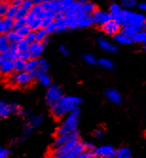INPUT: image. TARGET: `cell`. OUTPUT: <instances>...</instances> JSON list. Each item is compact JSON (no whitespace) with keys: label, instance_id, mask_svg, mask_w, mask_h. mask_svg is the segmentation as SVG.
<instances>
[{"label":"cell","instance_id":"6da1fadb","mask_svg":"<svg viewBox=\"0 0 146 158\" xmlns=\"http://www.w3.org/2000/svg\"><path fill=\"white\" fill-rule=\"evenodd\" d=\"M82 99L74 96H63L50 108L52 116L56 118H61L71 112L78 110Z\"/></svg>","mask_w":146,"mask_h":158},{"label":"cell","instance_id":"7a4b0ae2","mask_svg":"<svg viewBox=\"0 0 146 158\" xmlns=\"http://www.w3.org/2000/svg\"><path fill=\"white\" fill-rule=\"evenodd\" d=\"M80 118V111L79 109L69 113L67 116H66L62 124L57 128L56 135H62L67 134H71L78 131V124Z\"/></svg>","mask_w":146,"mask_h":158},{"label":"cell","instance_id":"3957f363","mask_svg":"<svg viewBox=\"0 0 146 158\" xmlns=\"http://www.w3.org/2000/svg\"><path fill=\"white\" fill-rule=\"evenodd\" d=\"M114 19L118 21L121 24V26H122V27L134 25V26L142 27V26L146 22V17L143 15V14L135 13V12H132L128 10H122L120 15Z\"/></svg>","mask_w":146,"mask_h":158},{"label":"cell","instance_id":"277c9868","mask_svg":"<svg viewBox=\"0 0 146 158\" xmlns=\"http://www.w3.org/2000/svg\"><path fill=\"white\" fill-rule=\"evenodd\" d=\"M7 81L11 86H20V87H26L32 83L35 80L30 72H20V73H11L8 75Z\"/></svg>","mask_w":146,"mask_h":158},{"label":"cell","instance_id":"5b68a950","mask_svg":"<svg viewBox=\"0 0 146 158\" xmlns=\"http://www.w3.org/2000/svg\"><path fill=\"white\" fill-rule=\"evenodd\" d=\"M63 91L58 85H50L46 93V102L49 107L56 103L63 97Z\"/></svg>","mask_w":146,"mask_h":158},{"label":"cell","instance_id":"8992f818","mask_svg":"<svg viewBox=\"0 0 146 158\" xmlns=\"http://www.w3.org/2000/svg\"><path fill=\"white\" fill-rule=\"evenodd\" d=\"M84 152H85V142L79 141L74 146V148L68 152L59 155H49V158H75L78 155L82 154Z\"/></svg>","mask_w":146,"mask_h":158},{"label":"cell","instance_id":"52a82bcc","mask_svg":"<svg viewBox=\"0 0 146 158\" xmlns=\"http://www.w3.org/2000/svg\"><path fill=\"white\" fill-rule=\"evenodd\" d=\"M80 141L79 137H76V138H73L71 139L70 141H68L67 143H66L65 145L59 147V148H55V149H51L50 150V153L49 155H59V154H64V153H67L69 151H71L74 146L77 144V143Z\"/></svg>","mask_w":146,"mask_h":158},{"label":"cell","instance_id":"ba28073f","mask_svg":"<svg viewBox=\"0 0 146 158\" xmlns=\"http://www.w3.org/2000/svg\"><path fill=\"white\" fill-rule=\"evenodd\" d=\"M121 24L115 20V19H111L109 20L107 23H105V25L101 26V30L104 31V32L107 35H116L120 32L121 30Z\"/></svg>","mask_w":146,"mask_h":158},{"label":"cell","instance_id":"9c48e42d","mask_svg":"<svg viewBox=\"0 0 146 158\" xmlns=\"http://www.w3.org/2000/svg\"><path fill=\"white\" fill-rule=\"evenodd\" d=\"M79 137V133L74 132V133H71V134H67V135H56L54 141H53V144L51 149H55V148H59L63 145H65L66 143H67L68 141H70L73 138H76Z\"/></svg>","mask_w":146,"mask_h":158},{"label":"cell","instance_id":"30bf717a","mask_svg":"<svg viewBox=\"0 0 146 158\" xmlns=\"http://www.w3.org/2000/svg\"><path fill=\"white\" fill-rule=\"evenodd\" d=\"M92 18H93V22L97 25H101L103 26L105 23H107L109 20L113 19L112 15L105 10H95L94 13L92 14Z\"/></svg>","mask_w":146,"mask_h":158},{"label":"cell","instance_id":"8fae6325","mask_svg":"<svg viewBox=\"0 0 146 158\" xmlns=\"http://www.w3.org/2000/svg\"><path fill=\"white\" fill-rule=\"evenodd\" d=\"M46 46L47 45L43 42H35L33 44H32L30 49H28L32 56V59H40V57L42 56L44 50L46 48Z\"/></svg>","mask_w":146,"mask_h":158},{"label":"cell","instance_id":"7c38bea8","mask_svg":"<svg viewBox=\"0 0 146 158\" xmlns=\"http://www.w3.org/2000/svg\"><path fill=\"white\" fill-rule=\"evenodd\" d=\"M116 151L112 146H101L99 148H96L94 150V153L96 157H101V158H105V157H113L115 154Z\"/></svg>","mask_w":146,"mask_h":158},{"label":"cell","instance_id":"4fadbf2b","mask_svg":"<svg viewBox=\"0 0 146 158\" xmlns=\"http://www.w3.org/2000/svg\"><path fill=\"white\" fill-rule=\"evenodd\" d=\"M43 121H44V117L42 116V114H37V116L30 114V116H28V118H27L26 124L31 125L34 129V128H37V127L41 126Z\"/></svg>","mask_w":146,"mask_h":158},{"label":"cell","instance_id":"5bb4252c","mask_svg":"<svg viewBox=\"0 0 146 158\" xmlns=\"http://www.w3.org/2000/svg\"><path fill=\"white\" fill-rule=\"evenodd\" d=\"M11 114V103L7 102L6 100H0V118H7Z\"/></svg>","mask_w":146,"mask_h":158},{"label":"cell","instance_id":"9a60e30c","mask_svg":"<svg viewBox=\"0 0 146 158\" xmlns=\"http://www.w3.org/2000/svg\"><path fill=\"white\" fill-rule=\"evenodd\" d=\"M105 97L111 102L119 104L122 102V96L116 89H108L105 91Z\"/></svg>","mask_w":146,"mask_h":158},{"label":"cell","instance_id":"2e32d148","mask_svg":"<svg viewBox=\"0 0 146 158\" xmlns=\"http://www.w3.org/2000/svg\"><path fill=\"white\" fill-rule=\"evenodd\" d=\"M142 30V27H138V26H134V25H130V26H123L122 27V32L123 34H125L126 36L132 38V36L137 33L139 31Z\"/></svg>","mask_w":146,"mask_h":158},{"label":"cell","instance_id":"e0dca14e","mask_svg":"<svg viewBox=\"0 0 146 158\" xmlns=\"http://www.w3.org/2000/svg\"><path fill=\"white\" fill-rule=\"evenodd\" d=\"M36 80L43 85L45 86V87H49L51 85V79L49 77V75L48 74V72H43V73H40Z\"/></svg>","mask_w":146,"mask_h":158},{"label":"cell","instance_id":"ac0fdd59","mask_svg":"<svg viewBox=\"0 0 146 158\" xmlns=\"http://www.w3.org/2000/svg\"><path fill=\"white\" fill-rule=\"evenodd\" d=\"M98 44L101 48L105 51H107V52H116L117 51V48L105 39H99Z\"/></svg>","mask_w":146,"mask_h":158},{"label":"cell","instance_id":"d6986e66","mask_svg":"<svg viewBox=\"0 0 146 158\" xmlns=\"http://www.w3.org/2000/svg\"><path fill=\"white\" fill-rule=\"evenodd\" d=\"M131 157H132V152L126 147L121 148L120 150L116 151L115 154L113 155V158H131Z\"/></svg>","mask_w":146,"mask_h":158},{"label":"cell","instance_id":"ffe728a7","mask_svg":"<svg viewBox=\"0 0 146 158\" xmlns=\"http://www.w3.org/2000/svg\"><path fill=\"white\" fill-rule=\"evenodd\" d=\"M115 41L118 43V44H121V45H129L133 42L132 38L126 36L122 32H119L118 34L115 35Z\"/></svg>","mask_w":146,"mask_h":158},{"label":"cell","instance_id":"44dd1931","mask_svg":"<svg viewBox=\"0 0 146 158\" xmlns=\"http://www.w3.org/2000/svg\"><path fill=\"white\" fill-rule=\"evenodd\" d=\"M26 65H27V62L20 60V59H16L14 61V65H13V72L14 73H20V72H24L26 71Z\"/></svg>","mask_w":146,"mask_h":158},{"label":"cell","instance_id":"7402d4cb","mask_svg":"<svg viewBox=\"0 0 146 158\" xmlns=\"http://www.w3.org/2000/svg\"><path fill=\"white\" fill-rule=\"evenodd\" d=\"M11 103V114H15V116H20V117H24L26 116V112L25 110L16 102H10Z\"/></svg>","mask_w":146,"mask_h":158},{"label":"cell","instance_id":"603a6c76","mask_svg":"<svg viewBox=\"0 0 146 158\" xmlns=\"http://www.w3.org/2000/svg\"><path fill=\"white\" fill-rule=\"evenodd\" d=\"M14 20H15L14 18L7 17V16H5L3 18V24H4V33L3 34H7L8 32H10V31H12Z\"/></svg>","mask_w":146,"mask_h":158},{"label":"cell","instance_id":"cb8c5ba5","mask_svg":"<svg viewBox=\"0 0 146 158\" xmlns=\"http://www.w3.org/2000/svg\"><path fill=\"white\" fill-rule=\"evenodd\" d=\"M11 43L6 34H1L0 36V53H2L10 48Z\"/></svg>","mask_w":146,"mask_h":158},{"label":"cell","instance_id":"d4e9b609","mask_svg":"<svg viewBox=\"0 0 146 158\" xmlns=\"http://www.w3.org/2000/svg\"><path fill=\"white\" fill-rule=\"evenodd\" d=\"M95 10H96V6L94 3H92L90 1H87V2L82 4V11L84 13L93 14Z\"/></svg>","mask_w":146,"mask_h":158},{"label":"cell","instance_id":"484cf974","mask_svg":"<svg viewBox=\"0 0 146 158\" xmlns=\"http://www.w3.org/2000/svg\"><path fill=\"white\" fill-rule=\"evenodd\" d=\"M39 67V59H31L27 62L26 71L27 72H32V71L38 69Z\"/></svg>","mask_w":146,"mask_h":158},{"label":"cell","instance_id":"4316f807","mask_svg":"<svg viewBox=\"0 0 146 158\" xmlns=\"http://www.w3.org/2000/svg\"><path fill=\"white\" fill-rule=\"evenodd\" d=\"M49 33L47 31V28H45V27H41L38 31H36L37 42H44L49 37Z\"/></svg>","mask_w":146,"mask_h":158},{"label":"cell","instance_id":"83f0119b","mask_svg":"<svg viewBox=\"0 0 146 158\" xmlns=\"http://www.w3.org/2000/svg\"><path fill=\"white\" fill-rule=\"evenodd\" d=\"M6 35H7L10 43H18V42H20L21 40L24 39L17 31H11L8 32Z\"/></svg>","mask_w":146,"mask_h":158},{"label":"cell","instance_id":"f1b7e54d","mask_svg":"<svg viewBox=\"0 0 146 158\" xmlns=\"http://www.w3.org/2000/svg\"><path fill=\"white\" fill-rule=\"evenodd\" d=\"M146 39V31L144 30L139 31L132 36V41L136 43H144Z\"/></svg>","mask_w":146,"mask_h":158},{"label":"cell","instance_id":"f546056e","mask_svg":"<svg viewBox=\"0 0 146 158\" xmlns=\"http://www.w3.org/2000/svg\"><path fill=\"white\" fill-rule=\"evenodd\" d=\"M10 5V0H0V17L6 16Z\"/></svg>","mask_w":146,"mask_h":158},{"label":"cell","instance_id":"4dcf8cb0","mask_svg":"<svg viewBox=\"0 0 146 158\" xmlns=\"http://www.w3.org/2000/svg\"><path fill=\"white\" fill-rule=\"evenodd\" d=\"M28 25L27 22V18H21V19H15L14 20V24H13V27L12 31H18L20 28L24 27L25 26Z\"/></svg>","mask_w":146,"mask_h":158},{"label":"cell","instance_id":"1f68e13d","mask_svg":"<svg viewBox=\"0 0 146 158\" xmlns=\"http://www.w3.org/2000/svg\"><path fill=\"white\" fill-rule=\"evenodd\" d=\"M122 11V8L118 5V4H112L111 6H110V9H109V13L112 15V17H113V19L114 18H116V17H118L120 14H121V12Z\"/></svg>","mask_w":146,"mask_h":158},{"label":"cell","instance_id":"d6a6232c","mask_svg":"<svg viewBox=\"0 0 146 158\" xmlns=\"http://www.w3.org/2000/svg\"><path fill=\"white\" fill-rule=\"evenodd\" d=\"M41 23H42V20L36 17V18H34L33 20H32V21L28 22V26L31 27V30H32V31H36L39 30V28L42 27H41Z\"/></svg>","mask_w":146,"mask_h":158},{"label":"cell","instance_id":"836d02e7","mask_svg":"<svg viewBox=\"0 0 146 158\" xmlns=\"http://www.w3.org/2000/svg\"><path fill=\"white\" fill-rule=\"evenodd\" d=\"M49 66L47 61H46L45 59H44V58H40V59H39V67H38V69H37V71H38V75H39L40 73H43V72H48V71H49Z\"/></svg>","mask_w":146,"mask_h":158},{"label":"cell","instance_id":"e575fe53","mask_svg":"<svg viewBox=\"0 0 146 158\" xmlns=\"http://www.w3.org/2000/svg\"><path fill=\"white\" fill-rule=\"evenodd\" d=\"M56 23H57V32H63V31H67L68 28L67 21H66L65 18L56 21Z\"/></svg>","mask_w":146,"mask_h":158},{"label":"cell","instance_id":"d590c367","mask_svg":"<svg viewBox=\"0 0 146 158\" xmlns=\"http://www.w3.org/2000/svg\"><path fill=\"white\" fill-rule=\"evenodd\" d=\"M30 47H31V45L26 41V39H23V40H21L20 42L17 43V49H18L19 52L28 51V49H30Z\"/></svg>","mask_w":146,"mask_h":158},{"label":"cell","instance_id":"8d00e7d4","mask_svg":"<svg viewBox=\"0 0 146 158\" xmlns=\"http://www.w3.org/2000/svg\"><path fill=\"white\" fill-rule=\"evenodd\" d=\"M18 9H19V7L13 6V5H10V7L8 9V11H7V14H6V16L7 17H11V18H15L16 13L18 11Z\"/></svg>","mask_w":146,"mask_h":158},{"label":"cell","instance_id":"74e56055","mask_svg":"<svg viewBox=\"0 0 146 158\" xmlns=\"http://www.w3.org/2000/svg\"><path fill=\"white\" fill-rule=\"evenodd\" d=\"M99 64L101 65L103 67L106 68V69H112L114 67V64L113 63L109 60V59H105V58H103V59H100L98 61Z\"/></svg>","mask_w":146,"mask_h":158},{"label":"cell","instance_id":"f35d334b","mask_svg":"<svg viewBox=\"0 0 146 158\" xmlns=\"http://www.w3.org/2000/svg\"><path fill=\"white\" fill-rule=\"evenodd\" d=\"M28 12H30V10H26V9H25V8H23V7H19L18 11H17V13H16V16H15V18H14V19L26 18V17L28 16Z\"/></svg>","mask_w":146,"mask_h":158},{"label":"cell","instance_id":"ab89813d","mask_svg":"<svg viewBox=\"0 0 146 158\" xmlns=\"http://www.w3.org/2000/svg\"><path fill=\"white\" fill-rule=\"evenodd\" d=\"M18 59L20 60H23L25 62H28V61H30L32 59V56H31V53L30 51H21L18 53V57H17Z\"/></svg>","mask_w":146,"mask_h":158},{"label":"cell","instance_id":"60d3db41","mask_svg":"<svg viewBox=\"0 0 146 158\" xmlns=\"http://www.w3.org/2000/svg\"><path fill=\"white\" fill-rule=\"evenodd\" d=\"M32 31L31 30V27L27 25V26H25L24 27L20 28V30H19L17 32H18V33H19V34H20V35H21V36H22V37L25 39V38H26V37H27L28 34H30Z\"/></svg>","mask_w":146,"mask_h":158},{"label":"cell","instance_id":"b9f144b4","mask_svg":"<svg viewBox=\"0 0 146 158\" xmlns=\"http://www.w3.org/2000/svg\"><path fill=\"white\" fill-rule=\"evenodd\" d=\"M122 4L126 9H132L137 6V0H122Z\"/></svg>","mask_w":146,"mask_h":158},{"label":"cell","instance_id":"7bdbcfd3","mask_svg":"<svg viewBox=\"0 0 146 158\" xmlns=\"http://www.w3.org/2000/svg\"><path fill=\"white\" fill-rule=\"evenodd\" d=\"M26 41L30 45L33 44V43L37 42V38H36V31H32L30 34H28L26 38Z\"/></svg>","mask_w":146,"mask_h":158},{"label":"cell","instance_id":"ee69618b","mask_svg":"<svg viewBox=\"0 0 146 158\" xmlns=\"http://www.w3.org/2000/svg\"><path fill=\"white\" fill-rule=\"evenodd\" d=\"M76 158H96V155L94 152H89V151H85L82 154L78 155Z\"/></svg>","mask_w":146,"mask_h":158},{"label":"cell","instance_id":"f6af8a7d","mask_svg":"<svg viewBox=\"0 0 146 158\" xmlns=\"http://www.w3.org/2000/svg\"><path fill=\"white\" fill-rule=\"evenodd\" d=\"M84 60L87 64H94L96 63L95 57L93 55H91V54H85V55H84Z\"/></svg>","mask_w":146,"mask_h":158},{"label":"cell","instance_id":"bcb514c9","mask_svg":"<svg viewBox=\"0 0 146 158\" xmlns=\"http://www.w3.org/2000/svg\"><path fill=\"white\" fill-rule=\"evenodd\" d=\"M0 158H11L10 151L7 148L0 147Z\"/></svg>","mask_w":146,"mask_h":158},{"label":"cell","instance_id":"7dc6e473","mask_svg":"<svg viewBox=\"0 0 146 158\" xmlns=\"http://www.w3.org/2000/svg\"><path fill=\"white\" fill-rule=\"evenodd\" d=\"M53 21H54V19H53V18H50V17H46V18H44V19H42L41 27L47 28Z\"/></svg>","mask_w":146,"mask_h":158},{"label":"cell","instance_id":"c3c4849f","mask_svg":"<svg viewBox=\"0 0 146 158\" xmlns=\"http://www.w3.org/2000/svg\"><path fill=\"white\" fill-rule=\"evenodd\" d=\"M47 31H49V34H51V33H54V32H57V23H56V21L54 20L48 27H47Z\"/></svg>","mask_w":146,"mask_h":158},{"label":"cell","instance_id":"681fc988","mask_svg":"<svg viewBox=\"0 0 146 158\" xmlns=\"http://www.w3.org/2000/svg\"><path fill=\"white\" fill-rule=\"evenodd\" d=\"M21 7H23V8H25L26 10H30V11H31V10H32V7H33V3H32V0H24V1H23V4H22Z\"/></svg>","mask_w":146,"mask_h":158},{"label":"cell","instance_id":"f907efd6","mask_svg":"<svg viewBox=\"0 0 146 158\" xmlns=\"http://www.w3.org/2000/svg\"><path fill=\"white\" fill-rule=\"evenodd\" d=\"M32 131H33V128L31 125L25 124V126H24V135H25V137L30 135L32 133Z\"/></svg>","mask_w":146,"mask_h":158},{"label":"cell","instance_id":"816d5d0a","mask_svg":"<svg viewBox=\"0 0 146 158\" xmlns=\"http://www.w3.org/2000/svg\"><path fill=\"white\" fill-rule=\"evenodd\" d=\"M59 51H60V53H61L64 57H67L68 54H69V50H68V48H67L66 46H61V47L59 48Z\"/></svg>","mask_w":146,"mask_h":158},{"label":"cell","instance_id":"f5cc1de1","mask_svg":"<svg viewBox=\"0 0 146 158\" xmlns=\"http://www.w3.org/2000/svg\"><path fill=\"white\" fill-rule=\"evenodd\" d=\"M93 135H94L95 137H97V138L101 137V136L104 135V130H103V129H97V130L94 131Z\"/></svg>","mask_w":146,"mask_h":158},{"label":"cell","instance_id":"db71d44e","mask_svg":"<svg viewBox=\"0 0 146 158\" xmlns=\"http://www.w3.org/2000/svg\"><path fill=\"white\" fill-rule=\"evenodd\" d=\"M23 1L24 0H10V3H11V5H13V6L21 7L23 4Z\"/></svg>","mask_w":146,"mask_h":158},{"label":"cell","instance_id":"11a10c76","mask_svg":"<svg viewBox=\"0 0 146 158\" xmlns=\"http://www.w3.org/2000/svg\"><path fill=\"white\" fill-rule=\"evenodd\" d=\"M63 18H65L64 12H62V11H57V12L55 13V16H54V20H55V21L61 20V19H63Z\"/></svg>","mask_w":146,"mask_h":158},{"label":"cell","instance_id":"9f6ffc18","mask_svg":"<svg viewBox=\"0 0 146 158\" xmlns=\"http://www.w3.org/2000/svg\"><path fill=\"white\" fill-rule=\"evenodd\" d=\"M3 18L4 17H0V34L4 33V24H3Z\"/></svg>","mask_w":146,"mask_h":158},{"label":"cell","instance_id":"6f0895ef","mask_svg":"<svg viewBox=\"0 0 146 158\" xmlns=\"http://www.w3.org/2000/svg\"><path fill=\"white\" fill-rule=\"evenodd\" d=\"M139 9L140 10H146V2H140V4H139Z\"/></svg>","mask_w":146,"mask_h":158},{"label":"cell","instance_id":"680465c9","mask_svg":"<svg viewBox=\"0 0 146 158\" xmlns=\"http://www.w3.org/2000/svg\"><path fill=\"white\" fill-rule=\"evenodd\" d=\"M33 5H41L43 2H44V0H32Z\"/></svg>","mask_w":146,"mask_h":158},{"label":"cell","instance_id":"91938a15","mask_svg":"<svg viewBox=\"0 0 146 158\" xmlns=\"http://www.w3.org/2000/svg\"><path fill=\"white\" fill-rule=\"evenodd\" d=\"M142 30H144L145 31H146V22L144 23V25L142 26Z\"/></svg>","mask_w":146,"mask_h":158},{"label":"cell","instance_id":"94428289","mask_svg":"<svg viewBox=\"0 0 146 158\" xmlns=\"http://www.w3.org/2000/svg\"><path fill=\"white\" fill-rule=\"evenodd\" d=\"M143 48H144V50L146 51V44H144V47H143Z\"/></svg>","mask_w":146,"mask_h":158},{"label":"cell","instance_id":"6125c7cd","mask_svg":"<svg viewBox=\"0 0 146 158\" xmlns=\"http://www.w3.org/2000/svg\"><path fill=\"white\" fill-rule=\"evenodd\" d=\"M96 158H101V157H96ZM105 158H113V157H105Z\"/></svg>","mask_w":146,"mask_h":158},{"label":"cell","instance_id":"be15d7a7","mask_svg":"<svg viewBox=\"0 0 146 158\" xmlns=\"http://www.w3.org/2000/svg\"><path fill=\"white\" fill-rule=\"evenodd\" d=\"M144 44H146V39H145V42H144Z\"/></svg>","mask_w":146,"mask_h":158},{"label":"cell","instance_id":"e7e4bbea","mask_svg":"<svg viewBox=\"0 0 146 158\" xmlns=\"http://www.w3.org/2000/svg\"><path fill=\"white\" fill-rule=\"evenodd\" d=\"M0 36H1V34H0Z\"/></svg>","mask_w":146,"mask_h":158}]
</instances>
